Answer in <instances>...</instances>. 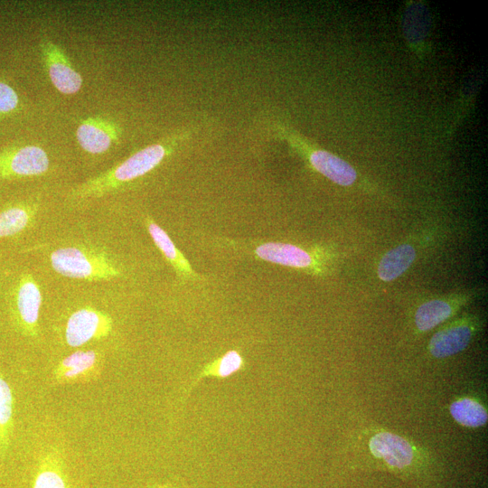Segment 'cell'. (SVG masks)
<instances>
[{"label": "cell", "instance_id": "1", "mask_svg": "<svg viewBox=\"0 0 488 488\" xmlns=\"http://www.w3.org/2000/svg\"><path fill=\"white\" fill-rule=\"evenodd\" d=\"M174 141L170 138L138 150L120 164L72 188L68 194L69 200L77 202L101 197L146 174L171 153Z\"/></svg>", "mask_w": 488, "mask_h": 488}, {"label": "cell", "instance_id": "2", "mask_svg": "<svg viewBox=\"0 0 488 488\" xmlns=\"http://www.w3.org/2000/svg\"><path fill=\"white\" fill-rule=\"evenodd\" d=\"M52 267L60 275L87 280H109L122 275L121 268L102 250L84 247H64L50 255Z\"/></svg>", "mask_w": 488, "mask_h": 488}, {"label": "cell", "instance_id": "3", "mask_svg": "<svg viewBox=\"0 0 488 488\" xmlns=\"http://www.w3.org/2000/svg\"><path fill=\"white\" fill-rule=\"evenodd\" d=\"M370 457L393 472L409 471L427 460V453L412 440L387 429L364 433Z\"/></svg>", "mask_w": 488, "mask_h": 488}, {"label": "cell", "instance_id": "4", "mask_svg": "<svg viewBox=\"0 0 488 488\" xmlns=\"http://www.w3.org/2000/svg\"><path fill=\"white\" fill-rule=\"evenodd\" d=\"M48 154L39 145H15L0 152V178L10 180L42 175L49 170Z\"/></svg>", "mask_w": 488, "mask_h": 488}, {"label": "cell", "instance_id": "5", "mask_svg": "<svg viewBox=\"0 0 488 488\" xmlns=\"http://www.w3.org/2000/svg\"><path fill=\"white\" fill-rule=\"evenodd\" d=\"M42 293L30 274H23L13 292L12 314L18 330L25 336L35 337L39 332Z\"/></svg>", "mask_w": 488, "mask_h": 488}, {"label": "cell", "instance_id": "6", "mask_svg": "<svg viewBox=\"0 0 488 488\" xmlns=\"http://www.w3.org/2000/svg\"><path fill=\"white\" fill-rule=\"evenodd\" d=\"M39 45L43 66L53 87L64 95L78 93L82 87V77L62 48L47 37L42 38Z\"/></svg>", "mask_w": 488, "mask_h": 488}, {"label": "cell", "instance_id": "7", "mask_svg": "<svg viewBox=\"0 0 488 488\" xmlns=\"http://www.w3.org/2000/svg\"><path fill=\"white\" fill-rule=\"evenodd\" d=\"M112 318L93 307L73 312L65 326V341L70 347H80L90 341L108 337L112 332Z\"/></svg>", "mask_w": 488, "mask_h": 488}, {"label": "cell", "instance_id": "8", "mask_svg": "<svg viewBox=\"0 0 488 488\" xmlns=\"http://www.w3.org/2000/svg\"><path fill=\"white\" fill-rule=\"evenodd\" d=\"M103 366V357L99 352L76 351L58 362L52 377L57 385L92 382L101 376Z\"/></svg>", "mask_w": 488, "mask_h": 488}, {"label": "cell", "instance_id": "9", "mask_svg": "<svg viewBox=\"0 0 488 488\" xmlns=\"http://www.w3.org/2000/svg\"><path fill=\"white\" fill-rule=\"evenodd\" d=\"M121 135L122 129L116 121L101 116L83 119L76 129L78 144L91 155L106 153L119 142Z\"/></svg>", "mask_w": 488, "mask_h": 488}, {"label": "cell", "instance_id": "10", "mask_svg": "<svg viewBox=\"0 0 488 488\" xmlns=\"http://www.w3.org/2000/svg\"><path fill=\"white\" fill-rule=\"evenodd\" d=\"M31 488H71L69 468L61 447L50 446L40 453Z\"/></svg>", "mask_w": 488, "mask_h": 488}, {"label": "cell", "instance_id": "11", "mask_svg": "<svg viewBox=\"0 0 488 488\" xmlns=\"http://www.w3.org/2000/svg\"><path fill=\"white\" fill-rule=\"evenodd\" d=\"M250 252L261 260L296 268H310L316 264L313 254L290 243L265 241L254 246Z\"/></svg>", "mask_w": 488, "mask_h": 488}, {"label": "cell", "instance_id": "12", "mask_svg": "<svg viewBox=\"0 0 488 488\" xmlns=\"http://www.w3.org/2000/svg\"><path fill=\"white\" fill-rule=\"evenodd\" d=\"M474 327L468 322L453 323L433 334L428 351L436 359H444L463 352L472 341Z\"/></svg>", "mask_w": 488, "mask_h": 488}, {"label": "cell", "instance_id": "13", "mask_svg": "<svg viewBox=\"0 0 488 488\" xmlns=\"http://www.w3.org/2000/svg\"><path fill=\"white\" fill-rule=\"evenodd\" d=\"M145 224L155 245L159 249L166 260L173 267L177 276L182 279H192L195 273L187 258L175 247L169 235L155 221L146 216Z\"/></svg>", "mask_w": 488, "mask_h": 488}, {"label": "cell", "instance_id": "14", "mask_svg": "<svg viewBox=\"0 0 488 488\" xmlns=\"http://www.w3.org/2000/svg\"><path fill=\"white\" fill-rule=\"evenodd\" d=\"M39 205L33 202L10 203L0 209V239L8 238L31 228Z\"/></svg>", "mask_w": 488, "mask_h": 488}, {"label": "cell", "instance_id": "15", "mask_svg": "<svg viewBox=\"0 0 488 488\" xmlns=\"http://www.w3.org/2000/svg\"><path fill=\"white\" fill-rule=\"evenodd\" d=\"M246 361L238 350H229L220 357L206 363L192 380L185 389V395L198 384L203 378H215L224 380L233 374L245 370Z\"/></svg>", "mask_w": 488, "mask_h": 488}, {"label": "cell", "instance_id": "16", "mask_svg": "<svg viewBox=\"0 0 488 488\" xmlns=\"http://www.w3.org/2000/svg\"><path fill=\"white\" fill-rule=\"evenodd\" d=\"M309 161L316 171L337 184L348 186L356 180V171L347 162L326 151L312 152Z\"/></svg>", "mask_w": 488, "mask_h": 488}, {"label": "cell", "instance_id": "17", "mask_svg": "<svg viewBox=\"0 0 488 488\" xmlns=\"http://www.w3.org/2000/svg\"><path fill=\"white\" fill-rule=\"evenodd\" d=\"M449 413L458 425L469 428L482 427L488 420L486 407L471 397H461L452 401Z\"/></svg>", "mask_w": 488, "mask_h": 488}, {"label": "cell", "instance_id": "18", "mask_svg": "<svg viewBox=\"0 0 488 488\" xmlns=\"http://www.w3.org/2000/svg\"><path fill=\"white\" fill-rule=\"evenodd\" d=\"M416 258L415 249L408 244L399 245L388 251L378 266V276L383 281H392L401 276Z\"/></svg>", "mask_w": 488, "mask_h": 488}, {"label": "cell", "instance_id": "19", "mask_svg": "<svg viewBox=\"0 0 488 488\" xmlns=\"http://www.w3.org/2000/svg\"><path fill=\"white\" fill-rule=\"evenodd\" d=\"M14 395L11 387L0 372V464L5 461L14 430Z\"/></svg>", "mask_w": 488, "mask_h": 488}, {"label": "cell", "instance_id": "20", "mask_svg": "<svg viewBox=\"0 0 488 488\" xmlns=\"http://www.w3.org/2000/svg\"><path fill=\"white\" fill-rule=\"evenodd\" d=\"M453 306L441 299L431 300L419 305L415 314V324L419 332H427L448 319Z\"/></svg>", "mask_w": 488, "mask_h": 488}, {"label": "cell", "instance_id": "21", "mask_svg": "<svg viewBox=\"0 0 488 488\" xmlns=\"http://www.w3.org/2000/svg\"><path fill=\"white\" fill-rule=\"evenodd\" d=\"M21 110V99L15 89L0 78V119L13 117Z\"/></svg>", "mask_w": 488, "mask_h": 488}, {"label": "cell", "instance_id": "22", "mask_svg": "<svg viewBox=\"0 0 488 488\" xmlns=\"http://www.w3.org/2000/svg\"><path fill=\"white\" fill-rule=\"evenodd\" d=\"M147 488H171L170 485L168 484H159V483H156V484H153Z\"/></svg>", "mask_w": 488, "mask_h": 488}]
</instances>
